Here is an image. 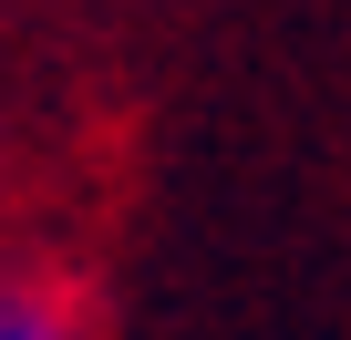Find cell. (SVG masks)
<instances>
[{
  "label": "cell",
  "instance_id": "cell-1",
  "mask_svg": "<svg viewBox=\"0 0 351 340\" xmlns=\"http://www.w3.org/2000/svg\"><path fill=\"white\" fill-rule=\"evenodd\" d=\"M0 340H83L73 289H52L32 268H0Z\"/></svg>",
  "mask_w": 351,
  "mask_h": 340
},
{
  "label": "cell",
  "instance_id": "cell-2",
  "mask_svg": "<svg viewBox=\"0 0 351 340\" xmlns=\"http://www.w3.org/2000/svg\"><path fill=\"white\" fill-rule=\"evenodd\" d=\"M0 196H11V134H0Z\"/></svg>",
  "mask_w": 351,
  "mask_h": 340
}]
</instances>
